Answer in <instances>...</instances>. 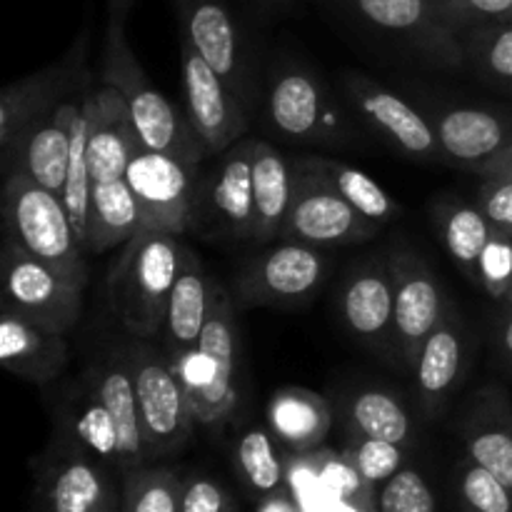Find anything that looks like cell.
I'll list each match as a JSON object with an SVG mask.
<instances>
[{
    "mask_svg": "<svg viewBox=\"0 0 512 512\" xmlns=\"http://www.w3.org/2000/svg\"><path fill=\"white\" fill-rule=\"evenodd\" d=\"M180 265L178 235L158 228H143L120 248L110 268L108 295L113 315L133 338H160Z\"/></svg>",
    "mask_w": 512,
    "mask_h": 512,
    "instance_id": "6da1fadb",
    "label": "cell"
},
{
    "mask_svg": "<svg viewBox=\"0 0 512 512\" xmlns=\"http://www.w3.org/2000/svg\"><path fill=\"white\" fill-rule=\"evenodd\" d=\"M100 80H103V85H110L123 95L135 130L148 148L200 165V160L205 158L203 143L190 128L185 113H180L145 78L143 68H140L138 58L128 45V38H125V20L108 18Z\"/></svg>",
    "mask_w": 512,
    "mask_h": 512,
    "instance_id": "7a4b0ae2",
    "label": "cell"
},
{
    "mask_svg": "<svg viewBox=\"0 0 512 512\" xmlns=\"http://www.w3.org/2000/svg\"><path fill=\"white\" fill-rule=\"evenodd\" d=\"M235 308L225 288L213 283L210 315L198 343L185 353L170 358L185 393L195 423L218 428L233 415L238 393H235Z\"/></svg>",
    "mask_w": 512,
    "mask_h": 512,
    "instance_id": "3957f363",
    "label": "cell"
},
{
    "mask_svg": "<svg viewBox=\"0 0 512 512\" xmlns=\"http://www.w3.org/2000/svg\"><path fill=\"white\" fill-rule=\"evenodd\" d=\"M3 225L5 243L43 260L75 283H88L85 248L58 195L20 173L5 175Z\"/></svg>",
    "mask_w": 512,
    "mask_h": 512,
    "instance_id": "277c9868",
    "label": "cell"
},
{
    "mask_svg": "<svg viewBox=\"0 0 512 512\" xmlns=\"http://www.w3.org/2000/svg\"><path fill=\"white\" fill-rule=\"evenodd\" d=\"M128 353L133 365L145 455L148 460L173 455L188 443L195 425L188 393L168 355L153 348L148 340L135 338L128 345Z\"/></svg>",
    "mask_w": 512,
    "mask_h": 512,
    "instance_id": "5b68a950",
    "label": "cell"
},
{
    "mask_svg": "<svg viewBox=\"0 0 512 512\" xmlns=\"http://www.w3.org/2000/svg\"><path fill=\"white\" fill-rule=\"evenodd\" d=\"M125 180L140 205L143 228H158L173 235L193 230L200 188L198 165L148 148L138 135L130 150Z\"/></svg>",
    "mask_w": 512,
    "mask_h": 512,
    "instance_id": "8992f818",
    "label": "cell"
},
{
    "mask_svg": "<svg viewBox=\"0 0 512 512\" xmlns=\"http://www.w3.org/2000/svg\"><path fill=\"white\" fill-rule=\"evenodd\" d=\"M383 225L365 218L318 173L293 165V200L280 240H298L315 248L355 245L373 240Z\"/></svg>",
    "mask_w": 512,
    "mask_h": 512,
    "instance_id": "52a82bcc",
    "label": "cell"
},
{
    "mask_svg": "<svg viewBox=\"0 0 512 512\" xmlns=\"http://www.w3.org/2000/svg\"><path fill=\"white\" fill-rule=\"evenodd\" d=\"M3 285V310L55 333H68L83 313L85 285L65 278L13 243L3 248Z\"/></svg>",
    "mask_w": 512,
    "mask_h": 512,
    "instance_id": "ba28073f",
    "label": "cell"
},
{
    "mask_svg": "<svg viewBox=\"0 0 512 512\" xmlns=\"http://www.w3.org/2000/svg\"><path fill=\"white\" fill-rule=\"evenodd\" d=\"M388 263L390 273H393L395 298L393 348L400 363L413 370L420 348L448 313L450 300L445 298L428 263L413 250H395L388 255Z\"/></svg>",
    "mask_w": 512,
    "mask_h": 512,
    "instance_id": "9c48e42d",
    "label": "cell"
},
{
    "mask_svg": "<svg viewBox=\"0 0 512 512\" xmlns=\"http://www.w3.org/2000/svg\"><path fill=\"white\" fill-rule=\"evenodd\" d=\"M180 40L193 45L200 58L233 88L240 103H253V75L243 33L225 0H173Z\"/></svg>",
    "mask_w": 512,
    "mask_h": 512,
    "instance_id": "30bf717a",
    "label": "cell"
},
{
    "mask_svg": "<svg viewBox=\"0 0 512 512\" xmlns=\"http://www.w3.org/2000/svg\"><path fill=\"white\" fill-rule=\"evenodd\" d=\"M183 50L185 118L203 143L205 155H223L248 130V113L228 83L200 58L198 50L180 40Z\"/></svg>",
    "mask_w": 512,
    "mask_h": 512,
    "instance_id": "8fae6325",
    "label": "cell"
},
{
    "mask_svg": "<svg viewBox=\"0 0 512 512\" xmlns=\"http://www.w3.org/2000/svg\"><path fill=\"white\" fill-rule=\"evenodd\" d=\"M345 98L353 105L355 115L368 125L370 130L388 140L398 153L408 158L425 160V163H438L443 158L438 135L433 123L425 113L400 98L395 90L375 83L368 75L348 73L343 78Z\"/></svg>",
    "mask_w": 512,
    "mask_h": 512,
    "instance_id": "7c38bea8",
    "label": "cell"
},
{
    "mask_svg": "<svg viewBox=\"0 0 512 512\" xmlns=\"http://www.w3.org/2000/svg\"><path fill=\"white\" fill-rule=\"evenodd\" d=\"M328 275V255L323 248L283 240L268 253L250 260L238 275V298L243 305L298 303L310 298Z\"/></svg>",
    "mask_w": 512,
    "mask_h": 512,
    "instance_id": "4fadbf2b",
    "label": "cell"
},
{
    "mask_svg": "<svg viewBox=\"0 0 512 512\" xmlns=\"http://www.w3.org/2000/svg\"><path fill=\"white\" fill-rule=\"evenodd\" d=\"M268 118L275 130L303 143H340L345 118L318 75L285 70L268 90Z\"/></svg>",
    "mask_w": 512,
    "mask_h": 512,
    "instance_id": "5bb4252c",
    "label": "cell"
},
{
    "mask_svg": "<svg viewBox=\"0 0 512 512\" xmlns=\"http://www.w3.org/2000/svg\"><path fill=\"white\" fill-rule=\"evenodd\" d=\"M253 143L255 140H238L233 148L220 155L213 175L200 180L195 213L200 208L210 228L225 238H255Z\"/></svg>",
    "mask_w": 512,
    "mask_h": 512,
    "instance_id": "9a60e30c",
    "label": "cell"
},
{
    "mask_svg": "<svg viewBox=\"0 0 512 512\" xmlns=\"http://www.w3.org/2000/svg\"><path fill=\"white\" fill-rule=\"evenodd\" d=\"M355 13L380 33L405 40L440 65H465L458 35L438 23L430 0H350Z\"/></svg>",
    "mask_w": 512,
    "mask_h": 512,
    "instance_id": "2e32d148",
    "label": "cell"
},
{
    "mask_svg": "<svg viewBox=\"0 0 512 512\" xmlns=\"http://www.w3.org/2000/svg\"><path fill=\"white\" fill-rule=\"evenodd\" d=\"M88 113V168L90 185L125 180L130 150L138 130L123 95L110 85H100L83 98Z\"/></svg>",
    "mask_w": 512,
    "mask_h": 512,
    "instance_id": "e0dca14e",
    "label": "cell"
},
{
    "mask_svg": "<svg viewBox=\"0 0 512 512\" xmlns=\"http://www.w3.org/2000/svg\"><path fill=\"white\" fill-rule=\"evenodd\" d=\"M80 103H60L45 120H40L10 155L3 158L5 175L20 173L40 188L50 190L63 200L65 173L70 163L73 120Z\"/></svg>",
    "mask_w": 512,
    "mask_h": 512,
    "instance_id": "ac0fdd59",
    "label": "cell"
},
{
    "mask_svg": "<svg viewBox=\"0 0 512 512\" xmlns=\"http://www.w3.org/2000/svg\"><path fill=\"white\" fill-rule=\"evenodd\" d=\"M465 358H468V333L458 308L450 303L448 313L428 335L413 365L415 390L428 418L443 413L448 400L453 398L463 378Z\"/></svg>",
    "mask_w": 512,
    "mask_h": 512,
    "instance_id": "d6986e66",
    "label": "cell"
},
{
    "mask_svg": "<svg viewBox=\"0 0 512 512\" xmlns=\"http://www.w3.org/2000/svg\"><path fill=\"white\" fill-rule=\"evenodd\" d=\"M445 163L478 170L512 140V115L488 108L455 105L428 115Z\"/></svg>",
    "mask_w": 512,
    "mask_h": 512,
    "instance_id": "ffe728a7",
    "label": "cell"
},
{
    "mask_svg": "<svg viewBox=\"0 0 512 512\" xmlns=\"http://www.w3.org/2000/svg\"><path fill=\"white\" fill-rule=\"evenodd\" d=\"M393 315V273L388 258L350 270L340 290V318L345 328L375 348L393 345Z\"/></svg>",
    "mask_w": 512,
    "mask_h": 512,
    "instance_id": "44dd1931",
    "label": "cell"
},
{
    "mask_svg": "<svg viewBox=\"0 0 512 512\" xmlns=\"http://www.w3.org/2000/svg\"><path fill=\"white\" fill-rule=\"evenodd\" d=\"M463 433L470 460L483 465L512 490V403L508 390L498 383L480 388L470 400Z\"/></svg>",
    "mask_w": 512,
    "mask_h": 512,
    "instance_id": "7402d4cb",
    "label": "cell"
},
{
    "mask_svg": "<svg viewBox=\"0 0 512 512\" xmlns=\"http://www.w3.org/2000/svg\"><path fill=\"white\" fill-rule=\"evenodd\" d=\"M70 53L63 63L48 65L23 80H15L0 93V153L10 155L15 145L60 105L70 80Z\"/></svg>",
    "mask_w": 512,
    "mask_h": 512,
    "instance_id": "603a6c76",
    "label": "cell"
},
{
    "mask_svg": "<svg viewBox=\"0 0 512 512\" xmlns=\"http://www.w3.org/2000/svg\"><path fill=\"white\" fill-rule=\"evenodd\" d=\"M85 378L98 390L100 400L108 408L115 430H118L123 475L130 473V470L143 468L148 463V455H145L143 433H140L138 395H135V378L133 365H130L128 345L120 350H113L103 363L88 370Z\"/></svg>",
    "mask_w": 512,
    "mask_h": 512,
    "instance_id": "cb8c5ba5",
    "label": "cell"
},
{
    "mask_svg": "<svg viewBox=\"0 0 512 512\" xmlns=\"http://www.w3.org/2000/svg\"><path fill=\"white\" fill-rule=\"evenodd\" d=\"M0 363L30 383L58 378L68 363V343L63 333L35 325L20 315L3 310L0 320Z\"/></svg>",
    "mask_w": 512,
    "mask_h": 512,
    "instance_id": "d4e9b609",
    "label": "cell"
},
{
    "mask_svg": "<svg viewBox=\"0 0 512 512\" xmlns=\"http://www.w3.org/2000/svg\"><path fill=\"white\" fill-rule=\"evenodd\" d=\"M210 295H213V280H208L193 250L183 248V265L170 293L168 313L160 330L168 358H175L198 343L208 323Z\"/></svg>",
    "mask_w": 512,
    "mask_h": 512,
    "instance_id": "484cf974",
    "label": "cell"
},
{
    "mask_svg": "<svg viewBox=\"0 0 512 512\" xmlns=\"http://www.w3.org/2000/svg\"><path fill=\"white\" fill-rule=\"evenodd\" d=\"M50 512H120L108 473L88 453H73L58 463L48 483Z\"/></svg>",
    "mask_w": 512,
    "mask_h": 512,
    "instance_id": "4316f807",
    "label": "cell"
},
{
    "mask_svg": "<svg viewBox=\"0 0 512 512\" xmlns=\"http://www.w3.org/2000/svg\"><path fill=\"white\" fill-rule=\"evenodd\" d=\"M143 230V213L128 180L90 185V223L85 253L123 248Z\"/></svg>",
    "mask_w": 512,
    "mask_h": 512,
    "instance_id": "83f0119b",
    "label": "cell"
},
{
    "mask_svg": "<svg viewBox=\"0 0 512 512\" xmlns=\"http://www.w3.org/2000/svg\"><path fill=\"white\" fill-rule=\"evenodd\" d=\"M253 198L255 238L260 243L280 238L290 200H293V168L273 145L253 143Z\"/></svg>",
    "mask_w": 512,
    "mask_h": 512,
    "instance_id": "f1b7e54d",
    "label": "cell"
},
{
    "mask_svg": "<svg viewBox=\"0 0 512 512\" xmlns=\"http://www.w3.org/2000/svg\"><path fill=\"white\" fill-rule=\"evenodd\" d=\"M330 420L325 398L308 388H283L268 403L270 430L280 443L298 453H308L323 443Z\"/></svg>",
    "mask_w": 512,
    "mask_h": 512,
    "instance_id": "f546056e",
    "label": "cell"
},
{
    "mask_svg": "<svg viewBox=\"0 0 512 512\" xmlns=\"http://www.w3.org/2000/svg\"><path fill=\"white\" fill-rule=\"evenodd\" d=\"M435 225L453 263L463 270L465 278L478 285L480 258L493 235L490 220L480 213L475 203L445 200L435 208Z\"/></svg>",
    "mask_w": 512,
    "mask_h": 512,
    "instance_id": "4dcf8cb0",
    "label": "cell"
},
{
    "mask_svg": "<svg viewBox=\"0 0 512 512\" xmlns=\"http://www.w3.org/2000/svg\"><path fill=\"white\" fill-rule=\"evenodd\" d=\"M65 405H68L65 408L68 430L75 443L80 445V450L90 453V458H95L98 463L113 465L115 470L123 473L118 430H115L113 418H110L108 408L103 405L93 383L85 378L83 390H78Z\"/></svg>",
    "mask_w": 512,
    "mask_h": 512,
    "instance_id": "1f68e13d",
    "label": "cell"
},
{
    "mask_svg": "<svg viewBox=\"0 0 512 512\" xmlns=\"http://www.w3.org/2000/svg\"><path fill=\"white\" fill-rule=\"evenodd\" d=\"M303 168L318 173L330 188L338 190L355 210L365 215V218L375 220V223L385 225L390 220H395L400 215L398 203L370 178L363 170L353 168L348 163H340L333 158H305L298 160Z\"/></svg>",
    "mask_w": 512,
    "mask_h": 512,
    "instance_id": "d6a6232c",
    "label": "cell"
},
{
    "mask_svg": "<svg viewBox=\"0 0 512 512\" xmlns=\"http://www.w3.org/2000/svg\"><path fill=\"white\" fill-rule=\"evenodd\" d=\"M463 60L475 78L512 95V23L470 28L458 35Z\"/></svg>",
    "mask_w": 512,
    "mask_h": 512,
    "instance_id": "836d02e7",
    "label": "cell"
},
{
    "mask_svg": "<svg viewBox=\"0 0 512 512\" xmlns=\"http://www.w3.org/2000/svg\"><path fill=\"white\" fill-rule=\"evenodd\" d=\"M348 423L355 435L405 445L410 440V415L393 393L380 388L360 390L348 408Z\"/></svg>",
    "mask_w": 512,
    "mask_h": 512,
    "instance_id": "e575fe53",
    "label": "cell"
},
{
    "mask_svg": "<svg viewBox=\"0 0 512 512\" xmlns=\"http://www.w3.org/2000/svg\"><path fill=\"white\" fill-rule=\"evenodd\" d=\"M123 478L120 512H183V483L173 470L143 465Z\"/></svg>",
    "mask_w": 512,
    "mask_h": 512,
    "instance_id": "d590c367",
    "label": "cell"
},
{
    "mask_svg": "<svg viewBox=\"0 0 512 512\" xmlns=\"http://www.w3.org/2000/svg\"><path fill=\"white\" fill-rule=\"evenodd\" d=\"M235 460L245 483L260 495L278 493L285 480V468L275 450L273 435L265 428H250L235 445Z\"/></svg>",
    "mask_w": 512,
    "mask_h": 512,
    "instance_id": "8d00e7d4",
    "label": "cell"
},
{
    "mask_svg": "<svg viewBox=\"0 0 512 512\" xmlns=\"http://www.w3.org/2000/svg\"><path fill=\"white\" fill-rule=\"evenodd\" d=\"M433 13L453 35L470 28L512 23V0H430Z\"/></svg>",
    "mask_w": 512,
    "mask_h": 512,
    "instance_id": "74e56055",
    "label": "cell"
},
{
    "mask_svg": "<svg viewBox=\"0 0 512 512\" xmlns=\"http://www.w3.org/2000/svg\"><path fill=\"white\" fill-rule=\"evenodd\" d=\"M345 460L355 468V473L365 480V485H383L405 465V445L388 443V440L358 438L350 443Z\"/></svg>",
    "mask_w": 512,
    "mask_h": 512,
    "instance_id": "f35d334b",
    "label": "cell"
},
{
    "mask_svg": "<svg viewBox=\"0 0 512 512\" xmlns=\"http://www.w3.org/2000/svg\"><path fill=\"white\" fill-rule=\"evenodd\" d=\"M380 512H435V495L428 480L413 468H403L383 483L378 495Z\"/></svg>",
    "mask_w": 512,
    "mask_h": 512,
    "instance_id": "ab89813d",
    "label": "cell"
},
{
    "mask_svg": "<svg viewBox=\"0 0 512 512\" xmlns=\"http://www.w3.org/2000/svg\"><path fill=\"white\" fill-rule=\"evenodd\" d=\"M460 493L473 512H512V490L475 460L460 470Z\"/></svg>",
    "mask_w": 512,
    "mask_h": 512,
    "instance_id": "60d3db41",
    "label": "cell"
},
{
    "mask_svg": "<svg viewBox=\"0 0 512 512\" xmlns=\"http://www.w3.org/2000/svg\"><path fill=\"white\" fill-rule=\"evenodd\" d=\"M478 285L493 300L505 303L512 290V235L493 228L483 250L478 270Z\"/></svg>",
    "mask_w": 512,
    "mask_h": 512,
    "instance_id": "b9f144b4",
    "label": "cell"
},
{
    "mask_svg": "<svg viewBox=\"0 0 512 512\" xmlns=\"http://www.w3.org/2000/svg\"><path fill=\"white\" fill-rule=\"evenodd\" d=\"M473 203L495 230L512 235V180L483 178Z\"/></svg>",
    "mask_w": 512,
    "mask_h": 512,
    "instance_id": "7bdbcfd3",
    "label": "cell"
},
{
    "mask_svg": "<svg viewBox=\"0 0 512 512\" xmlns=\"http://www.w3.org/2000/svg\"><path fill=\"white\" fill-rule=\"evenodd\" d=\"M183 512H230L228 493L203 475L190 478L183 483Z\"/></svg>",
    "mask_w": 512,
    "mask_h": 512,
    "instance_id": "ee69618b",
    "label": "cell"
},
{
    "mask_svg": "<svg viewBox=\"0 0 512 512\" xmlns=\"http://www.w3.org/2000/svg\"><path fill=\"white\" fill-rule=\"evenodd\" d=\"M478 175H483V178H505V180H512V140L508 145H505L500 153H495L493 158L485 160L483 165H480L478 170H475Z\"/></svg>",
    "mask_w": 512,
    "mask_h": 512,
    "instance_id": "f6af8a7d",
    "label": "cell"
},
{
    "mask_svg": "<svg viewBox=\"0 0 512 512\" xmlns=\"http://www.w3.org/2000/svg\"><path fill=\"white\" fill-rule=\"evenodd\" d=\"M495 340H498V350L505 358V363L512 365V308L508 310V315H503V320H500Z\"/></svg>",
    "mask_w": 512,
    "mask_h": 512,
    "instance_id": "bcb514c9",
    "label": "cell"
},
{
    "mask_svg": "<svg viewBox=\"0 0 512 512\" xmlns=\"http://www.w3.org/2000/svg\"><path fill=\"white\" fill-rule=\"evenodd\" d=\"M258 512H298V508H295L293 500H288L285 495L273 493L265 498V503L260 505Z\"/></svg>",
    "mask_w": 512,
    "mask_h": 512,
    "instance_id": "7dc6e473",
    "label": "cell"
},
{
    "mask_svg": "<svg viewBox=\"0 0 512 512\" xmlns=\"http://www.w3.org/2000/svg\"><path fill=\"white\" fill-rule=\"evenodd\" d=\"M135 3H138V0H108V18L125 20Z\"/></svg>",
    "mask_w": 512,
    "mask_h": 512,
    "instance_id": "c3c4849f",
    "label": "cell"
},
{
    "mask_svg": "<svg viewBox=\"0 0 512 512\" xmlns=\"http://www.w3.org/2000/svg\"><path fill=\"white\" fill-rule=\"evenodd\" d=\"M505 305H508V308H512V290H510V295H508V300H505Z\"/></svg>",
    "mask_w": 512,
    "mask_h": 512,
    "instance_id": "681fc988",
    "label": "cell"
}]
</instances>
